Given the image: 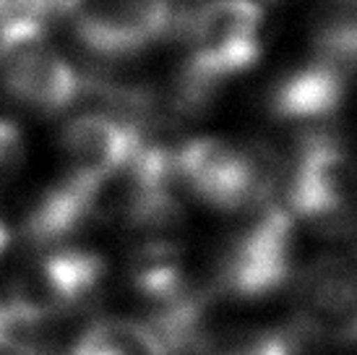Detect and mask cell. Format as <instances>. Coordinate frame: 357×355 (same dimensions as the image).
<instances>
[{
	"instance_id": "cell-14",
	"label": "cell",
	"mask_w": 357,
	"mask_h": 355,
	"mask_svg": "<svg viewBox=\"0 0 357 355\" xmlns=\"http://www.w3.org/2000/svg\"><path fill=\"white\" fill-rule=\"evenodd\" d=\"M204 355H298L295 337L277 329H248L214 340Z\"/></svg>"
},
{
	"instance_id": "cell-2",
	"label": "cell",
	"mask_w": 357,
	"mask_h": 355,
	"mask_svg": "<svg viewBox=\"0 0 357 355\" xmlns=\"http://www.w3.org/2000/svg\"><path fill=\"white\" fill-rule=\"evenodd\" d=\"M284 207L331 238L357 236V162L339 141L313 133L287 173Z\"/></svg>"
},
{
	"instance_id": "cell-8",
	"label": "cell",
	"mask_w": 357,
	"mask_h": 355,
	"mask_svg": "<svg viewBox=\"0 0 357 355\" xmlns=\"http://www.w3.org/2000/svg\"><path fill=\"white\" fill-rule=\"evenodd\" d=\"M298 321L318 340L357 345V259L324 256L303 269Z\"/></svg>"
},
{
	"instance_id": "cell-17",
	"label": "cell",
	"mask_w": 357,
	"mask_h": 355,
	"mask_svg": "<svg viewBox=\"0 0 357 355\" xmlns=\"http://www.w3.org/2000/svg\"><path fill=\"white\" fill-rule=\"evenodd\" d=\"M3 3H6V0H0V8H3Z\"/></svg>"
},
{
	"instance_id": "cell-3",
	"label": "cell",
	"mask_w": 357,
	"mask_h": 355,
	"mask_svg": "<svg viewBox=\"0 0 357 355\" xmlns=\"http://www.w3.org/2000/svg\"><path fill=\"white\" fill-rule=\"evenodd\" d=\"M175 173L193 196L225 212L261 207L277 194V168L268 152L238 149L217 136L185 141L175 152Z\"/></svg>"
},
{
	"instance_id": "cell-7",
	"label": "cell",
	"mask_w": 357,
	"mask_h": 355,
	"mask_svg": "<svg viewBox=\"0 0 357 355\" xmlns=\"http://www.w3.org/2000/svg\"><path fill=\"white\" fill-rule=\"evenodd\" d=\"M0 84L16 102L45 115L68 110L84 92L76 68L47 37L0 45Z\"/></svg>"
},
{
	"instance_id": "cell-15",
	"label": "cell",
	"mask_w": 357,
	"mask_h": 355,
	"mask_svg": "<svg viewBox=\"0 0 357 355\" xmlns=\"http://www.w3.org/2000/svg\"><path fill=\"white\" fill-rule=\"evenodd\" d=\"M26 157V138L13 120L0 118V183L19 173Z\"/></svg>"
},
{
	"instance_id": "cell-10",
	"label": "cell",
	"mask_w": 357,
	"mask_h": 355,
	"mask_svg": "<svg viewBox=\"0 0 357 355\" xmlns=\"http://www.w3.org/2000/svg\"><path fill=\"white\" fill-rule=\"evenodd\" d=\"M349 73L318 52L287 68L268 89L266 108L279 123L318 126L337 115L347 99Z\"/></svg>"
},
{
	"instance_id": "cell-11",
	"label": "cell",
	"mask_w": 357,
	"mask_h": 355,
	"mask_svg": "<svg viewBox=\"0 0 357 355\" xmlns=\"http://www.w3.org/2000/svg\"><path fill=\"white\" fill-rule=\"evenodd\" d=\"M97 194V186L84 183L63 170L29 207V215L24 219L29 240L37 246H60V240H66L70 233L86 225V219L94 217Z\"/></svg>"
},
{
	"instance_id": "cell-5",
	"label": "cell",
	"mask_w": 357,
	"mask_h": 355,
	"mask_svg": "<svg viewBox=\"0 0 357 355\" xmlns=\"http://www.w3.org/2000/svg\"><path fill=\"white\" fill-rule=\"evenodd\" d=\"M81 45L102 58H128L165 37L172 0H58Z\"/></svg>"
},
{
	"instance_id": "cell-16",
	"label": "cell",
	"mask_w": 357,
	"mask_h": 355,
	"mask_svg": "<svg viewBox=\"0 0 357 355\" xmlns=\"http://www.w3.org/2000/svg\"><path fill=\"white\" fill-rule=\"evenodd\" d=\"M8 248H10V227L3 222V217H0V261L6 259Z\"/></svg>"
},
{
	"instance_id": "cell-4",
	"label": "cell",
	"mask_w": 357,
	"mask_h": 355,
	"mask_svg": "<svg viewBox=\"0 0 357 355\" xmlns=\"http://www.w3.org/2000/svg\"><path fill=\"white\" fill-rule=\"evenodd\" d=\"M298 219L284 204L266 201L248 209L245 225L238 227L222 254L217 287L225 296L256 300L277 293L295 272Z\"/></svg>"
},
{
	"instance_id": "cell-9",
	"label": "cell",
	"mask_w": 357,
	"mask_h": 355,
	"mask_svg": "<svg viewBox=\"0 0 357 355\" xmlns=\"http://www.w3.org/2000/svg\"><path fill=\"white\" fill-rule=\"evenodd\" d=\"M141 144L139 126L109 113H86L68 120L58 138L63 170L97 188L126 168Z\"/></svg>"
},
{
	"instance_id": "cell-1",
	"label": "cell",
	"mask_w": 357,
	"mask_h": 355,
	"mask_svg": "<svg viewBox=\"0 0 357 355\" xmlns=\"http://www.w3.org/2000/svg\"><path fill=\"white\" fill-rule=\"evenodd\" d=\"M183 45L180 99L193 110L261 58L264 8L258 0H204L183 21Z\"/></svg>"
},
{
	"instance_id": "cell-12",
	"label": "cell",
	"mask_w": 357,
	"mask_h": 355,
	"mask_svg": "<svg viewBox=\"0 0 357 355\" xmlns=\"http://www.w3.org/2000/svg\"><path fill=\"white\" fill-rule=\"evenodd\" d=\"M128 277L133 290L151 300L154 306H165L169 300L190 293L183 272L180 248L167 240H151L141 246L128 266Z\"/></svg>"
},
{
	"instance_id": "cell-18",
	"label": "cell",
	"mask_w": 357,
	"mask_h": 355,
	"mask_svg": "<svg viewBox=\"0 0 357 355\" xmlns=\"http://www.w3.org/2000/svg\"><path fill=\"white\" fill-rule=\"evenodd\" d=\"M352 3H357V0H352Z\"/></svg>"
},
{
	"instance_id": "cell-6",
	"label": "cell",
	"mask_w": 357,
	"mask_h": 355,
	"mask_svg": "<svg viewBox=\"0 0 357 355\" xmlns=\"http://www.w3.org/2000/svg\"><path fill=\"white\" fill-rule=\"evenodd\" d=\"M107 264L86 248L52 246L37 256L13 282L10 303L47 321L52 316L84 306L100 293Z\"/></svg>"
},
{
	"instance_id": "cell-13",
	"label": "cell",
	"mask_w": 357,
	"mask_h": 355,
	"mask_svg": "<svg viewBox=\"0 0 357 355\" xmlns=\"http://www.w3.org/2000/svg\"><path fill=\"white\" fill-rule=\"evenodd\" d=\"M68 355H169L146 321L100 319L73 342Z\"/></svg>"
}]
</instances>
